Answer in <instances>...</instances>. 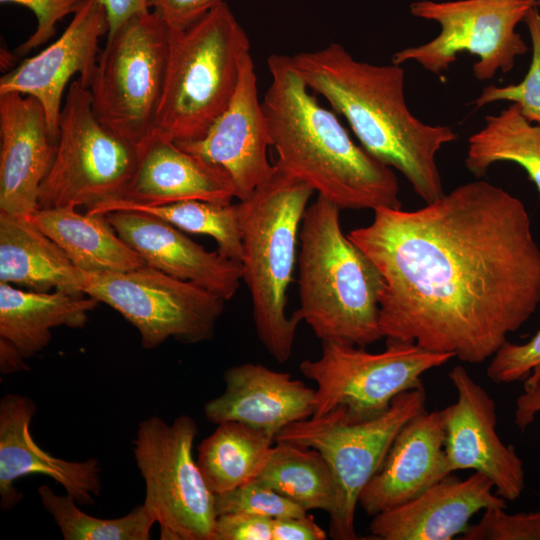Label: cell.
Listing matches in <instances>:
<instances>
[{
	"label": "cell",
	"instance_id": "cell-1",
	"mask_svg": "<svg viewBox=\"0 0 540 540\" xmlns=\"http://www.w3.org/2000/svg\"><path fill=\"white\" fill-rule=\"evenodd\" d=\"M348 238L384 277L380 326L478 364L491 358L540 303V248L524 203L485 180L425 206L378 208Z\"/></svg>",
	"mask_w": 540,
	"mask_h": 540
},
{
	"label": "cell",
	"instance_id": "cell-2",
	"mask_svg": "<svg viewBox=\"0 0 540 540\" xmlns=\"http://www.w3.org/2000/svg\"><path fill=\"white\" fill-rule=\"evenodd\" d=\"M291 59L309 89L346 119L368 153L398 170L425 203L444 194L436 155L458 135L450 126L425 123L410 111L400 65L357 60L338 43Z\"/></svg>",
	"mask_w": 540,
	"mask_h": 540
},
{
	"label": "cell",
	"instance_id": "cell-3",
	"mask_svg": "<svg viewBox=\"0 0 540 540\" xmlns=\"http://www.w3.org/2000/svg\"><path fill=\"white\" fill-rule=\"evenodd\" d=\"M271 84L262 102L275 163L340 209L402 208L392 168L357 145L337 117L322 106L291 56L267 60Z\"/></svg>",
	"mask_w": 540,
	"mask_h": 540
},
{
	"label": "cell",
	"instance_id": "cell-4",
	"mask_svg": "<svg viewBox=\"0 0 540 540\" xmlns=\"http://www.w3.org/2000/svg\"><path fill=\"white\" fill-rule=\"evenodd\" d=\"M340 208L318 195L300 231L294 311L322 341L365 347L383 338L380 298L385 280L377 266L342 231Z\"/></svg>",
	"mask_w": 540,
	"mask_h": 540
},
{
	"label": "cell",
	"instance_id": "cell-5",
	"mask_svg": "<svg viewBox=\"0 0 540 540\" xmlns=\"http://www.w3.org/2000/svg\"><path fill=\"white\" fill-rule=\"evenodd\" d=\"M252 196L239 201L242 280L252 301L257 337L279 363L290 358L300 317L286 315L287 291L307 203L314 190L276 164Z\"/></svg>",
	"mask_w": 540,
	"mask_h": 540
},
{
	"label": "cell",
	"instance_id": "cell-6",
	"mask_svg": "<svg viewBox=\"0 0 540 540\" xmlns=\"http://www.w3.org/2000/svg\"><path fill=\"white\" fill-rule=\"evenodd\" d=\"M249 51V38L225 1L191 26L170 29L153 132L175 143L201 139L228 106Z\"/></svg>",
	"mask_w": 540,
	"mask_h": 540
},
{
	"label": "cell",
	"instance_id": "cell-7",
	"mask_svg": "<svg viewBox=\"0 0 540 540\" xmlns=\"http://www.w3.org/2000/svg\"><path fill=\"white\" fill-rule=\"evenodd\" d=\"M424 386L397 395L381 415L347 421L340 409L311 416L283 428L275 441L321 453L333 475L336 498L330 515L333 539L355 540V512L360 493L380 468L399 430L425 410Z\"/></svg>",
	"mask_w": 540,
	"mask_h": 540
},
{
	"label": "cell",
	"instance_id": "cell-8",
	"mask_svg": "<svg viewBox=\"0 0 540 540\" xmlns=\"http://www.w3.org/2000/svg\"><path fill=\"white\" fill-rule=\"evenodd\" d=\"M139 145L97 117L80 78L68 88L58 122L52 167L38 195L39 208L85 206L119 199L135 172Z\"/></svg>",
	"mask_w": 540,
	"mask_h": 540
},
{
	"label": "cell",
	"instance_id": "cell-9",
	"mask_svg": "<svg viewBox=\"0 0 540 540\" xmlns=\"http://www.w3.org/2000/svg\"><path fill=\"white\" fill-rule=\"evenodd\" d=\"M169 44L170 29L154 11L136 14L107 35L89 84L98 119L138 145L154 130Z\"/></svg>",
	"mask_w": 540,
	"mask_h": 540
},
{
	"label": "cell",
	"instance_id": "cell-10",
	"mask_svg": "<svg viewBox=\"0 0 540 540\" xmlns=\"http://www.w3.org/2000/svg\"><path fill=\"white\" fill-rule=\"evenodd\" d=\"M451 353L429 351L414 342L388 341L386 349L372 353L363 347L322 341L318 359L299 365L302 374L317 384L313 416L340 409L352 423L384 413L400 393L423 386L421 376L449 362Z\"/></svg>",
	"mask_w": 540,
	"mask_h": 540
},
{
	"label": "cell",
	"instance_id": "cell-11",
	"mask_svg": "<svg viewBox=\"0 0 540 540\" xmlns=\"http://www.w3.org/2000/svg\"><path fill=\"white\" fill-rule=\"evenodd\" d=\"M197 433L188 415L170 424L158 416L138 424L133 452L145 482L143 504L159 524L162 540L213 538L215 494L193 457Z\"/></svg>",
	"mask_w": 540,
	"mask_h": 540
},
{
	"label": "cell",
	"instance_id": "cell-12",
	"mask_svg": "<svg viewBox=\"0 0 540 540\" xmlns=\"http://www.w3.org/2000/svg\"><path fill=\"white\" fill-rule=\"evenodd\" d=\"M537 0H421L410 5L413 16L434 21L440 26L430 41L397 51L392 63L413 61L430 73L447 71L461 53L477 57L474 77L492 79L497 72L514 68L517 57L528 47L516 26L525 20Z\"/></svg>",
	"mask_w": 540,
	"mask_h": 540
},
{
	"label": "cell",
	"instance_id": "cell-13",
	"mask_svg": "<svg viewBox=\"0 0 540 540\" xmlns=\"http://www.w3.org/2000/svg\"><path fill=\"white\" fill-rule=\"evenodd\" d=\"M82 293L131 323L145 349L169 338L195 344L213 337L225 301L149 265L125 272L81 271Z\"/></svg>",
	"mask_w": 540,
	"mask_h": 540
},
{
	"label": "cell",
	"instance_id": "cell-14",
	"mask_svg": "<svg viewBox=\"0 0 540 540\" xmlns=\"http://www.w3.org/2000/svg\"><path fill=\"white\" fill-rule=\"evenodd\" d=\"M448 376L457 391V401L443 409L450 472H480L491 480L497 495L518 499L525 487L523 462L497 434L495 401L463 366H455Z\"/></svg>",
	"mask_w": 540,
	"mask_h": 540
},
{
	"label": "cell",
	"instance_id": "cell-15",
	"mask_svg": "<svg viewBox=\"0 0 540 540\" xmlns=\"http://www.w3.org/2000/svg\"><path fill=\"white\" fill-rule=\"evenodd\" d=\"M176 144L223 169L239 201L249 199L272 176L275 165L267 158L271 140L250 54L242 62L228 106L206 134L197 141Z\"/></svg>",
	"mask_w": 540,
	"mask_h": 540
},
{
	"label": "cell",
	"instance_id": "cell-16",
	"mask_svg": "<svg viewBox=\"0 0 540 540\" xmlns=\"http://www.w3.org/2000/svg\"><path fill=\"white\" fill-rule=\"evenodd\" d=\"M108 30L103 4L88 0L57 40L1 76L0 94L14 92L37 99L52 134L58 138L65 88L76 74L89 88L99 56V39Z\"/></svg>",
	"mask_w": 540,
	"mask_h": 540
},
{
	"label": "cell",
	"instance_id": "cell-17",
	"mask_svg": "<svg viewBox=\"0 0 540 540\" xmlns=\"http://www.w3.org/2000/svg\"><path fill=\"white\" fill-rule=\"evenodd\" d=\"M40 102L20 93L0 94V212L28 217L57 152Z\"/></svg>",
	"mask_w": 540,
	"mask_h": 540
},
{
	"label": "cell",
	"instance_id": "cell-18",
	"mask_svg": "<svg viewBox=\"0 0 540 540\" xmlns=\"http://www.w3.org/2000/svg\"><path fill=\"white\" fill-rule=\"evenodd\" d=\"M104 215L146 265L193 283L225 302L239 289L241 262L206 250L167 221L136 210H115Z\"/></svg>",
	"mask_w": 540,
	"mask_h": 540
},
{
	"label": "cell",
	"instance_id": "cell-19",
	"mask_svg": "<svg viewBox=\"0 0 540 540\" xmlns=\"http://www.w3.org/2000/svg\"><path fill=\"white\" fill-rule=\"evenodd\" d=\"M35 402L24 395L7 394L0 401V507L8 511L21 500L15 481L41 474L59 483L80 505H93L101 492L97 459L68 461L39 447L31 436Z\"/></svg>",
	"mask_w": 540,
	"mask_h": 540
},
{
	"label": "cell",
	"instance_id": "cell-20",
	"mask_svg": "<svg viewBox=\"0 0 540 540\" xmlns=\"http://www.w3.org/2000/svg\"><path fill=\"white\" fill-rule=\"evenodd\" d=\"M235 197L234 185L223 169L153 132L139 144L137 166L122 196L86 211L110 205L157 206L186 200L231 204Z\"/></svg>",
	"mask_w": 540,
	"mask_h": 540
},
{
	"label": "cell",
	"instance_id": "cell-21",
	"mask_svg": "<svg viewBox=\"0 0 540 540\" xmlns=\"http://www.w3.org/2000/svg\"><path fill=\"white\" fill-rule=\"evenodd\" d=\"M491 480L475 471L448 475L414 499L374 515L371 535L381 540H450L462 535L480 510L506 508Z\"/></svg>",
	"mask_w": 540,
	"mask_h": 540
},
{
	"label": "cell",
	"instance_id": "cell-22",
	"mask_svg": "<svg viewBox=\"0 0 540 540\" xmlns=\"http://www.w3.org/2000/svg\"><path fill=\"white\" fill-rule=\"evenodd\" d=\"M444 442L443 409L412 417L397 433L358 504L374 516L414 499L450 475Z\"/></svg>",
	"mask_w": 540,
	"mask_h": 540
},
{
	"label": "cell",
	"instance_id": "cell-23",
	"mask_svg": "<svg viewBox=\"0 0 540 540\" xmlns=\"http://www.w3.org/2000/svg\"><path fill=\"white\" fill-rule=\"evenodd\" d=\"M224 392L205 403L213 424L237 421L276 435L291 423L314 414L315 390L289 373L261 364L243 363L224 373Z\"/></svg>",
	"mask_w": 540,
	"mask_h": 540
},
{
	"label": "cell",
	"instance_id": "cell-24",
	"mask_svg": "<svg viewBox=\"0 0 540 540\" xmlns=\"http://www.w3.org/2000/svg\"><path fill=\"white\" fill-rule=\"evenodd\" d=\"M0 282L37 292L82 293L80 270L65 252L27 217L4 212H0Z\"/></svg>",
	"mask_w": 540,
	"mask_h": 540
},
{
	"label": "cell",
	"instance_id": "cell-25",
	"mask_svg": "<svg viewBox=\"0 0 540 540\" xmlns=\"http://www.w3.org/2000/svg\"><path fill=\"white\" fill-rule=\"evenodd\" d=\"M97 304L83 293L37 292L0 282V338L28 359L50 343L53 328H83Z\"/></svg>",
	"mask_w": 540,
	"mask_h": 540
},
{
	"label": "cell",
	"instance_id": "cell-26",
	"mask_svg": "<svg viewBox=\"0 0 540 540\" xmlns=\"http://www.w3.org/2000/svg\"><path fill=\"white\" fill-rule=\"evenodd\" d=\"M27 218L81 271L125 272L146 265L104 214H82L75 207H53L38 208Z\"/></svg>",
	"mask_w": 540,
	"mask_h": 540
},
{
	"label": "cell",
	"instance_id": "cell-27",
	"mask_svg": "<svg viewBox=\"0 0 540 540\" xmlns=\"http://www.w3.org/2000/svg\"><path fill=\"white\" fill-rule=\"evenodd\" d=\"M275 437L237 421L218 424L198 446L197 464L214 494L233 490L262 471Z\"/></svg>",
	"mask_w": 540,
	"mask_h": 540
},
{
	"label": "cell",
	"instance_id": "cell-28",
	"mask_svg": "<svg viewBox=\"0 0 540 540\" xmlns=\"http://www.w3.org/2000/svg\"><path fill=\"white\" fill-rule=\"evenodd\" d=\"M498 162L521 166L540 195V124L529 121L516 103L487 116L484 126L468 139L464 163L476 178Z\"/></svg>",
	"mask_w": 540,
	"mask_h": 540
},
{
	"label": "cell",
	"instance_id": "cell-29",
	"mask_svg": "<svg viewBox=\"0 0 540 540\" xmlns=\"http://www.w3.org/2000/svg\"><path fill=\"white\" fill-rule=\"evenodd\" d=\"M256 479L306 511L321 509L329 515L334 511L333 475L315 449L277 442Z\"/></svg>",
	"mask_w": 540,
	"mask_h": 540
},
{
	"label": "cell",
	"instance_id": "cell-30",
	"mask_svg": "<svg viewBox=\"0 0 540 540\" xmlns=\"http://www.w3.org/2000/svg\"><path fill=\"white\" fill-rule=\"evenodd\" d=\"M115 210H136L167 221L183 232L215 239L217 251L228 259L242 262L243 246L237 204H217L186 200L157 206L110 205L88 213L106 214Z\"/></svg>",
	"mask_w": 540,
	"mask_h": 540
},
{
	"label": "cell",
	"instance_id": "cell-31",
	"mask_svg": "<svg viewBox=\"0 0 540 540\" xmlns=\"http://www.w3.org/2000/svg\"><path fill=\"white\" fill-rule=\"evenodd\" d=\"M37 492L65 540H149L156 523L144 504L125 516L102 519L83 512L70 494L58 495L45 484Z\"/></svg>",
	"mask_w": 540,
	"mask_h": 540
},
{
	"label": "cell",
	"instance_id": "cell-32",
	"mask_svg": "<svg viewBox=\"0 0 540 540\" xmlns=\"http://www.w3.org/2000/svg\"><path fill=\"white\" fill-rule=\"evenodd\" d=\"M524 22L530 35L532 56L523 80L505 86H485L471 104L476 108H481L499 101L516 103L529 121L540 124V11L538 6L528 12Z\"/></svg>",
	"mask_w": 540,
	"mask_h": 540
},
{
	"label": "cell",
	"instance_id": "cell-33",
	"mask_svg": "<svg viewBox=\"0 0 540 540\" xmlns=\"http://www.w3.org/2000/svg\"><path fill=\"white\" fill-rule=\"evenodd\" d=\"M217 516L226 513H248L272 519L302 516L307 513L298 504L253 479L233 490L215 494Z\"/></svg>",
	"mask_w": 540,
	"mask_h": 540
},
{
	"label": "cell",
	"instance_id": "cell-34",
	"mask_svg": "<svg viewBox=\"0 0 540 540\" xmlns=\"http://www.w3.org/2000/svg\"><path fill=\"white\" fill-rule=\"evenodd\" d=\"M505 509H485L479 522L469 525L458 539L540 540V512L509 514Z\"/></svg>",
	"mask_w": 540,
	"mask_h": 540
},
{
	"label": "cell",
	"instance_id": "cell-35",
	"mask_svg": "<svg viewBox=\"0 0 540 540\" xmlns=\"http://www.w3.org/2000/svg\"><path fill=\"white\" fill-rule=\"evenodd\" d=\"M540 365V330L526 343L506 341L491 357L486 374L497 384L526 380Z\"/></svg>",
	"mask_w": 540,
	"mask_h": 540
},
{
	"label": "cell",
	"instance_id": "cell-36",
	"mask_svg": "<svg viewBox=\"0 0 540 540\" xmlns=\"http://www.w3.org/2000/svg\"><path fill=\"white\" fill-rule=\"evenodd\" d=\"M88 0H0L2 4H17L30 9L37 20L35 31L15 52L25 55L45 44L55 35L56 24L69 14H75Z\"/></svg>",
	"mask_w": 540,
	"mask_h": 540
},
{
	"label": "cell",
	"instance_id": "cell-37",
	"mask_svg": "<svg viewBox=\"0 0 540 540\" xmlns=\"http://www.w3.org/2000/svg\"><path fill=\"white\" fill-rule=\"evenodd\" d=\"M273 519L248 513H226L216 518L212 540H272Z\"/></svg>",
	"mask_w": 540,
	"mask_h": 540
},
{
	"label": "cell",
	"instance_id": "cell-38",
	"mask_svg": "<svg viewBox=\"0 0 540 540\" xmlns=\"http://www.w3.org/2000/svg\"><path fill=\"white\" fill-rule=\"evenodd\" d=\"M224 0H149L154 11L171 30L185 29Z\"/></svg>",
	"mask_w": 540,
	"mask_h": 540
},
{
	"label": "cell",
	"instance_id": "cell-39",
	"mask_svg": "<svg viewBox=\"0 0 540 540\" xmlns=\"http://www.w3.org/2000/svg\"><path fill=\"white\" fill-rule=\"evenodd\" d=\"M272 540H325L326 532L312 515L273 519Z\"/></svg>",
	"mask_w": 540,
	"mask_h": 540
},
{
	"label": "cell",
	"instance_id": "cell-40",
	"mask_svg": "<svg viewBox=\"0 0 540 540\" xmlns=\"http://www.w3.org/2000/svg\"><path fill=\"white\" fill-rule=\"evenodd\" d=\"M540 412V375H530L524 380V392L516 400L514 421L525 430Z\"/></svg>",
	"mask_w": 540,
	"mask_h": 540
},
{
	"label": "cell",
	"instance_id": "cell-41",
	"mask_svg": "<svg viewBox=\"0 0 540 540\" xmlns=\"http://www.w3.org/2000/svg\"><path fill=\"white\" fill-rule=\"evenodd\" d=\"M109 24L108 34L115 31L130 17L150 10L149 0H100ZM107 34V35H108Z\"/></svg>",
	"mask_w": 540,
	"mask_h": 540
},
{
	"label": "cell",
	"instance_id": "cell-42",
	"mask_svg": "<svg viewBox=\"0 0 540 540\" xmlns=\"http://www.w3.org/2000/svg\"><path fill=\"white\" fill-rule=\"evenodd\" d=\"M25 358L18 349L6 339L0 338V371L2 374L27 370Z\"/></svg>",
	"mask_w": 540,
	"mask_h": 540
},
{
	"label": "cell",
	"instance_id": "cell-43",
	"mask_svg": "<svg viewBox=\"0 0 540 540\" xmlns=\"http://www.w3.org/2000/svg\"><path fill=\"white\" fill-rule=\"evenodd\" d=\"M530 375H532V376L540 375V365L538 367L534 368Z\"/></svg>",
	"mask_w": 540,
	"mask_h": 540
},
{
	"label": "cell",
	"instance_id": "cell-44",
	"mask_svg": "<svg viewBox=\"0 0 540 540\" xmlns=\"http://www.w3.org/2000/svg\"><path fill=\"white\" fill-rule=\"evenodd\" d=\"M537 6L540 8V0H537Z\"/></svg>",
	"mask_w": 540,
	"mask_h": 540
}]
</instances>
